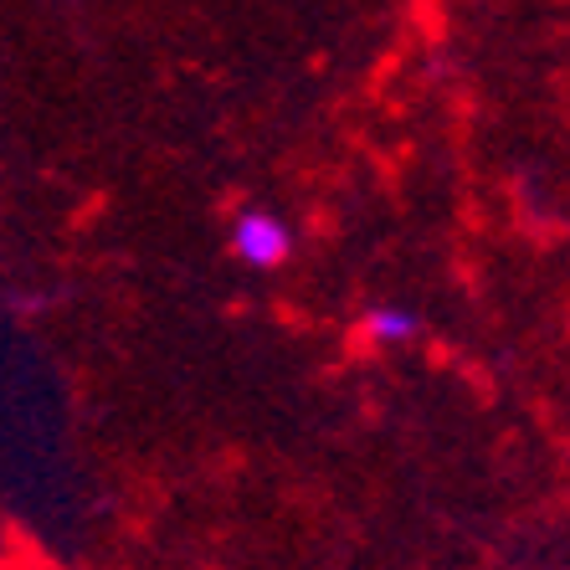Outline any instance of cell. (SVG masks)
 Listing matches in <instances>:
<instances>
[{"label":"cell","instance_id":"cell-2","mask_svg":"<svg viewBox=\"0 0 570 570\" xmlns=\"http://www.w3.org/2000/svg\"><path fill=\"white\" fill-rule=\"evenodd\" d=\"M360 334L381 350H401L422 334V314L406 308V304H396V298H385V304H371L365 314H360Z\"/></svg>","mask_w":570,"mask_h":570},{"label":"cell","instance_id":"cell-1","mask_svg":"<svg viewBox=\"0 0 570 570\" xmlns=\"http://www.w3.org/2000/svg\"><path fill=\"white\" fill-rule=\"evenodd\" d=\"M232 257L253 273H278L293 257V226L267 206H242L232 222Z\"/></svg>","mask_w":570,"mask_h":570}]
</instances>
